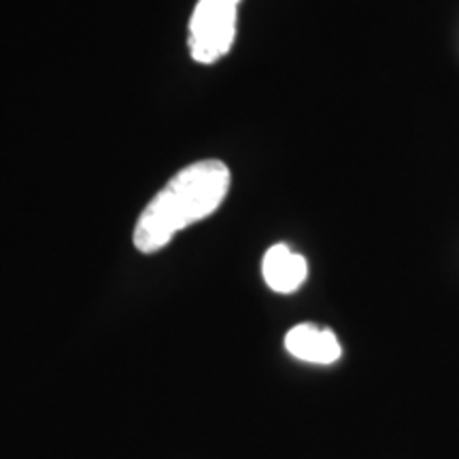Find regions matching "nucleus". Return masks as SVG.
Instances as JSON below:
<instances>
[{
	"instance_id": "1",
	"label": "nucleus",
	"mask_w": 459,
	"mask_h": 459,
	"mask_svg": "<svg viewBox=\"0 0 459 459\" xmlns=\"http://www.w3.org/2000/svg\"><path fill=\"white\" fill-rule=\"evenodd\" d=\"M230 183L232 175L221 160H200L177 172L136 220V249L156 254L183 230L213 215L226 200Z\"/></svg>"
},
{
	"instance_id": "2",
	"label": "nucleus",
	"mask_w": 459,
	"mask_h": 459,
	"mask_svg": "<svg viewBox=\"0 0 459 459\" xmlns=\"http://www.w3.org/2000/svg\"><path fill=\"white\" fill-rule=\"evenodd\" d=\"M240 0H198L189 22V54L200 65H215L237 37Z\"/></svg>"
},
{
	"instance_id": "3",
	"label": "nucleus",
	"mask_w": 459,
	"mask_h": 459,
	"mask_svg": "<svg viewBox=\"0 0 459 459\" xmlns=\"http://www.w3.org/2000/svg\"><path fill=\"white\" fill-rule=\"evenodd\" d=\"M285 349L294 358L311 364H334L342 353L334 332L313 324H300L287 332Z\"/></svg>"
},
{
	"instance_id": "4",
	"label": "nucleus",
	"mask_w": 459,
	"mask_h": 459,
	"mask_svg": "<svg viewBox=\"0 0 459 459\" xmlns=\"http://www.w3.org/2000/svg\"><path fill=\"white\" fill-rule=\"evenodd\" d=\"M262 274L266 285L277 294H291L307 281L308 266L300 254L287 245H274L262 260Z\"/></svg>"
}]
</instances>
